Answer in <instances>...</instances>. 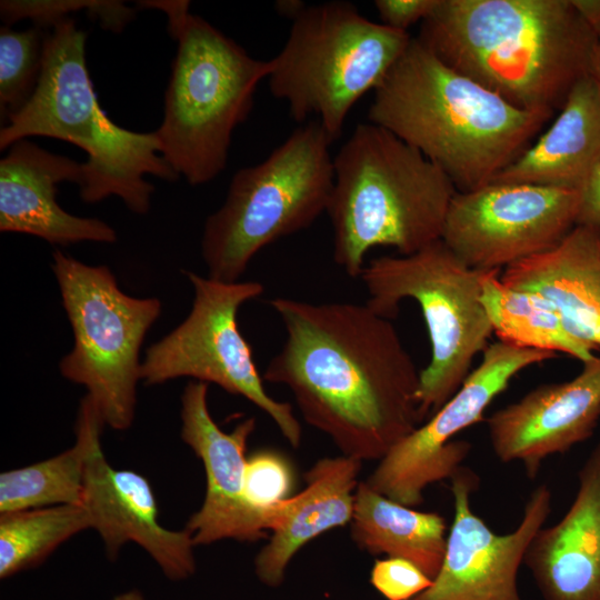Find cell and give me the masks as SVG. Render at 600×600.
<instances>
[{
    "instance_id": "6da1fadb",
    "label": "cell",
    "mask_w": 600,
    "mask_h": 600,
    "mask_svg": "<svg viewBox=\"0 0 600 600\" xmlns=\"http://www.w3.org/2000/svg\"><path fill=\"white\" fill-rule=\"evenodd\" d=\"M270 304L286 339L263 380L287 387L303 420L341 454L379 461L420 426V371L391 319L367 303Z\"/></svg>"
},
{
    "instance_id": "7a4b0ae2",
    "label": "cell",
    "mask_w": 600,
    "mask_h": 600,
    "mask_svg": "<svg viewBox=\"0 0 600 600\" xmlns=\"http://www.w3.org/2000/svg\"><path fill=\"white\" fill-rule=\"evenodd\" d=\"M417 38L511 104L550 114L592 74L598 40L571 0H438Z\"/></svg>"
},
{
    "instance_id": "3957f363",
    "label": "cell",
    "mask_w": 600,
    "mask_h": 600,
    "mask_svg": "<svg viewBox=\"0 0 600 600\" xmlns=\"http://www.w3.org/2000/svg\"><path fill=\"white\" fill-rule=\"evenodd\" d=\"M552 114L518 108L452 69L418 38L376 88L370 123L420 151L458 192L490 183Z\"/></svg>"
},
{
    "instance_id": "277c9868",
    "label": "cell",
    "mask_w": 600,
    "mask_h": 600,
    "mask_svg": "<svg viewBox=\"0 0 600 600\" xmlns=\"http://www.w3.org/2000/svg\"><path fill=\"white\" fill-rule=\"evenodd\" d=\"M333 171L327 213L333 260L348 276L360 277L372 248L408 256L441 239L458 190L437 164L390 131L358 124L334 156Z\"/></svg>"
},
{
    "instance_id": "5b68a950",
    "label": "cell",
    "mask_w": 600,
    "mask_h": 600,
    "mask_svg": "<svg viewBox=\"0 0 600 600\" xmlns=\"http://www.w3.org/2000/svg\"><path fill=\"white\" fill-rule=\"evenodd\" d=\"M86 40L71 18L46 33L37 88L1 128L0 150L36 136L70 142L88 156L79 187L82 201L117 196L130 211L144 214L154 191L144 177L174 181L179 176L161 156L154 131L119 127L100 108L86 63Z\"/></svg>"
},
{
    "instance_id": "8992f818",
    "label": "cell",
    "mask_w": 600,
    "mask_h": 600,
    "mask_svg": "<svg viewBox=\"0 0 600 600\" xmlns=\"http://www.w3.org/2000/svg\"><path fill=\"white\" fill-rule=\"evenodd\" d=\"M164 12L177 53L164 93V111L154 131L160 153L191 186L213 180L226 168L232 133L252 109L270 60L251 57L186 0L139 1Z\"/></svg>"
},
{
    "instance_id": "52a82bcc",
    "label": "cell",
    "mask_w": 600,
    "mask_h": 600,
    "mask_svg": "<svg viewBox=\"0 0 600 600\" xmlns=\"http://www.w3.org/2000/svg\"><path fill=\"white\" fill-rule=\"evenodd\" d=\"M332 141L318 121L297 128L263 161L238 170L222 206L204 223L209 277L234 282L268 244L309 228L330 200Z\"/></svg>"
},
{
    "instance_id": "ba28073f",
    "label": "cell",
    "mask_w": 600,
    "mask_h": 600,
    "mask_svg": "<svg viewBox=\"0 0 600 600\" xmlns=\"http://www.w3.org/2000/svg\"><path fill=\"white\" fill-rule=\"evenodd\" d=\"M411 37L363 17L347 1L308 4L272 59L270 92L297 122L317 117L340 138L351 108L381 83Z\"/></svg>"
},
{
    "instance_id": "9c48e42d",
    "label": "cell",
    "mask_w": 600,
    "mask_h": 600,
    "mask_svg": "<svg viewBox=\"0 0 600 600\" xmlns=\"http://www.w3.org/2000/svg\"><path fill=\"white\" fill-rule=\"evenodd\" d=\"M486 271L464 264L441 239L408 256H384L366 264L360 278L367 304L392 319L404 299L414 300L427 324L431 357L420 371L421 422L461 387L492 326L481 303Z\"/></svg>"
},
{
    "instance_id": "30bf717a",
    "label": "cell",
    "mask_w": 600,
    "mask_h": 600,
    "mask_svg": "<svg viewBox=\"0 0 600 600\" xmlns=\"http://www.w3.org/2000/svg\"><path fill=\"white\" fill-rule=\"evenodd\" d=\"M52 257L74 339L60 372L87 388L107 426L126 430L134 419L140 348L161 302L126 294L104 266H88L60 250Z\"/></svg>"
},
{
    "instance_id": "8fae6325",
    "label": "cell",
    "mask_w": 600,
    "mask_h": 600,
    "mask_svg": "<svg viewBox=\"0 0 600 600\" xmlns=\"http://www.w3.org/2000/svg\"><path fill=\"white\" fill-rule=\"evenodd\" d=\"M194 290L188 317L150 346L141 361L140 377L154 386L188 377L211 382L241 396L263 411L292 448H299L302 428L292 406L264 389L252 350L238 324L240 307L259 297L258 281L226 282L184 271Z\"/></svg>"
},
{
    "instance_id": "7c38bea8",
    "label": "cell",
    "mask_w": 600,
    "mask_h": 600,
    "mask_svg": "<svg viewBox=\"0 0 600 600\" xmlns=\"http://www.w3.org/2000/svg\"><path fill=\"white\" fill-rule=\"evenodd\" d=\"M480 364L461 387L422 424L397 443L363 480L371 489L407 507H418L432 483L450 479L471 451L454 440L482 419L486 409L523 369L557 353L520 348L501 341L489 344Z\"/></svg>"
},
{
    "instance_id": "4fadbf2b",
    "label": "cell",
    "mask_w": 600,
    "mask_h": 600,
    "mask_svg": "<svg viewBox=\"0 0 600 600\" xmlns=\"http://www.w3.org/2000/svg\"><path fill=\"white\" fill-rule=\"evenodd\" d=\"M581 192L490 182L457 192L441 241L468 267L506 269L559 243L577 226Z\"/></svg>"
},
{
    "instance_id": "5bb4252c",
    "label": "cell",
    "mask_w": 600,
    "mask_h": 600,
    "mask_svg": "<svg viewBox=\"0 0 600 600\" xmlns=\"http://www.w3.org/2000/svg\"><path fill=\"white\" fill-rule=\"evenodd\" d=\"M479 477L461 467L450 478L453 520L441 568L432 584L411 600H522L518 571L527 549L551 511L552 493L538 486L524 504L519 524L499 534L471 508Z\"/></svg>"
},
{
    "instance_id": "9a60e30c",
    "label": "cell",
    "mask_w": 600,
    "mask_h": 600,
    "mask_svg": "<svg viewBox=\"0 0 600 600\" xmlns=\"http://www.w3.org/2000/svg\"><path fill=\"white\" fill-rule=\"evenodd\" d=\"M208 383L190 381L181 396V439L201 460L206 493L186 524L196 546L231 539L257 542L268 537L266 518L244 494L247 444L256 419L247 418L223 431L208 408Z\"/></svg>"
},
{
    "instance_id": "2e32d148",
    "label": "cell",
    "mask_w": 600,
    "mask_h": 600,
    "mask_svg": "<svg viewBox=\"0 0 600 600\" xmlns=\"http://www.w3.org/2000/svg\"><path fill=\"white\" fill-rule=\"evenodd\" d=\"M600 419V357L571 380L541 384L487 419L494 456L533 479L544 459L589 439Z\"/></svg>"
},
{
    "instance_id": "e0dca14e",
    "label": "cell",
    "mask_w": 600,
    "mask_h": 600,
    "mask_svg": "<svg viewBox=\"0 0 600 600\" xmlns=\"http://www.w3.org/2000/svg\"><path fill=\"white\" fill-rule=\"evenodd\" d=\"M81 504L89 512L91 529L100 536L110 560L118 557L126 543L133 542L169 580L181 581L193 576L196 544L190 533L160 523L157 498L148 478L111 466L101 443L87 462Z\"/></svg>"
},
{
    "instance_id": "ac0fdd59",
    "label": "cell",
    "mask_w": 600,
    "mask_h": 600,
    "mask_svg": "<svg viewBox=\"0 0 600 600\" xmlns=\"http://www.w3.org/2000/svg\"><path fill=\"white\" fill-rule=\"evenodd\" d=\"M83 178V163L29 139L14 142L0 161V230L59 246L114 242L117 233L108 223L70 214L57 201L59 183L69 181L80 187Z\"/></svg>"
},
{
    "instance_id": "d6986e66",
    "label": "cell",
    "mask_w": 600,
    "mask_h": 600,
    "mask_svg": "<svg viewBox=\"0 0 600 600\" xmlns=\"http://www.w3.org/2000/svg\"><path fill=\"white\" fill-rule=\"evenodd\" d=\"M523 564L543 600H600V442L578 472L570 508L536 533Z\"/></svg>"
},
{
    "instance_id": "ffe728a7",
    "label": "cell",
    "mask_w": 600,
    "mask_h": 600,
    "mask_svg": "<svg viewBox=\"0 0 600 600\" xmlns=\"http://www.w3.org/2000/svg\"><path fill=\"white\" fill-rule=\"evenodd\" d=\"M361 466L360 460L343 454L321 458L304 473L306 486L299 493L263 509L271 537L254 558L261 582L280 586L301 548L350 523Z\"/></svg>"
},
{
    "instance_id": "44dd1931",
    "label": "cell",
    "mask_w": 600,
    "mask_h": 600,
    "mask_svg": "<svg viewBox=\"0 0 600 600\" xmlns=\"http://www.w3.org/2000/svg\"><path fill=\"white\" fill-rule=\"evenodd\" d=\"M500 279L542 296L573 337L600 348V228L574 226L551 249L503 269Z\"/></svg>"
},
{
    "instance_id": "7402d4cb",
    "label": "cell",
    "mask_w": 600,
    "mask_h": 600,
    "mask_svg": "<svg viewBox=\"0 0 600 600\" xmlns=\"http://www.w3.org/2000/svg\"><path fill=\"white\" fill-rule=\"evenodd\" d=\"M600 156V88L592 74L570 90L550 128L491 182L581 191Z\"/></svg>"
},
{
    "instance_id": "603a6c76",
    "label": "cell",
    "mask_w": 600,
    "mask_h": 600,
    "mask_svg": "<svg viewBox=\"0 0 600 600\" xmlns=\"http://www.w3.org/2000/svg\"><path fill=\"white\" fill-rule=\"evenodd\" d=\"M349 524L351 540L361 551L409 560L432 580L438 574L448 536L440 513L401 504L360 481Z\"/></svg>"
},
{
    "instance_id": "cb8c5ba5",
    "label": "cell",
    "mask_w": 600,
    "mask_h": 600,
    "mask_svg": "<svg viewBox=\"0 0 600 600\" xmlns=\"http://www.w3.org/2000/svg\"><path fill=\"white\" fill-rule=\"evenodd\" d=\"M106 421L86 394L76 422V442L63 452L0 474V513L81 504L88 459L101 443Z\"/></svg>"
},
{
    "instance_id": "d4e9b609",
    "label": "cell",
    "mask_w": 600,
    "mask_h": 600,
    "mask_svg": "<svg viewBox=\"0 0 600 600\" xmlns=\"http://www.w3.org/2000/svg\"><path fill=\"white\" fill-rule=\"evenodd\" d=\"M500 270L486 271L481 279V303L499 341L520 348L563 352L582 363L594 350L573 337L560 316L537 292L504 284Z\"/></svg>"
},
{
    "instance_id": "484cf974",
    "label": "cell",
    "mask_w": 600,
    "mask_h": 600,
    "mask_svg": "<svg viewBox=\"0 0 600 600\" xmlns=\"http://www.w3.org/2000/svg\"><path fill=\"white\" fill-rule=\"evenodd\" d=\"M91 529L82 504H60L0 513V578L41 564L57 548Z\"/></svg>"
},
{
    "instance_id": "4316f807",
    "label": "cell",
    "mask_w": 600,
    "mask_h": 600,
    "mask_svg": "<svg viewBox=\"0 0 600 600\" xmlns=\"http://www.w3.org/2000/svg\"><path fill=\"white\" fill-rule=\"evenodd\" d=\"M46 33L39 27L0 30L1 120L17 113L29 101L40 79Z\"/></svg>"
},
{
    "instance_id": "83f0119b",
    "label": "cell",
    "mask_w": 600,
    "mask_h": 600,
    "mask_svg": "<svg viewBox=\"0 0 600 600\" xmlns=\"http://www.w3.org/2000/svg\"><path fill=\"white\" fill-rule=\"evenodd\" d=\"M88 10L101 27L112 32H121L134 17L132 8L122 1L106 0H2L0 13L7 27L20 19L29 18L36 27L52 28L53 24L69 18L70 12Z\"/></svg>"
},
{
    "instance_id": "f1b7e54d",
    "label": "cell",
    "mask_w": 600,
    "mask_h": 600,
    "mask_svg": "<svg viewBox=\"0 0 600 600\" xmlns=\"http://www.w3.org/2000/svg\"><path fill=\"white\" fill-rule=\"evenodd\" d=\"M293 481V469L282 453L260 450L247 458L244 494L263 516L264 508L289 497Z\"/></svg>"
},
{
    "instance_id": "f546056e",
    "label": "cell",
    "mask_w": 600,
    "mask_h": 600,
    "mask_svg": "<svg viewBox=\"0 0 600 600\" xmlns=\"http://www.w3.org/2000/svg\"><path fill=\"white\" fill-rule=\"evenodd\" d=\"M432 581L417 564L401 558L378 559L370 572V583L387 600H411Z\"/></svg>"
},
{
    "instance_id": "4dcf8cb0",
    "label": "cell",
    "mask_w": 600,
    "mask_h": 600,
    "mask_svg": "<svg viewBox=\"0 0 600 600\" xmlns=\"http://www.w3.org/2000/svg\"><path fill=\"white\" fill-rule=\"evenodd\" d=\"M438 0H377L374 7L380 23L397 31L408 32V28L422 22L433 10Z\"/></svg>"
},
{
    "instance_id": "1f68e13d",
    "label": "cell",
    "mask_w": 600,
    "mask_h": 600,
    "mask_svg": "<svg viewBox=\"0 0 600 600\" xmlns=\"http://www.w3.org/2000/svg\"><path fill=\"white\" fill-rule=\"evenodd\" d=\"M580 192L577 224L600 228V156L593 163Z\"/></svg>"
},
{
    "instance_id": "d6a6232c",
    "label": "cell",
    "mask_w": 600,
    "mask_h": 600,
    "mask_svg": "<svg viewBox=\"0 0 600 600\" xmlns=\"http://www.w3.org/2000/svg\"><path fill=\"white\" fill-rule=\"evenodd\" d=\"M571 3L598 37L600 34V0H571Z\"/></svg>"
},
{
    "instance_id": "836d02e7",
    "label": "cell",
    "mask_w": 600,
    "mask_h": 600,
    "mask_svg": "<svg viewBox=\"0 0 600 600\" xmlns=\"http://www.w3.org/2000/svg\"><path fill=\"white\" fill-rule=\"evenodd\" d=\"M307 6L308 4L300 0H279L276 2L274 8L281 17L293 21L301 14Z\"/></svg>"
},
{
    "instance_id": "e575fe53",
    "label": "cell",
    "mask_w": 600,
    "mask_h": 600,
    "mask_svg": "<svg viewBox=\"0 0 600 600\" xmlns=\"http://www.w3.org/2000/svg\"><path fill=\"white\" fill-rule=\"evenodd\" d=\"M592 76L597 80L600 88V34L598 36L594 54H593Z\"/></svg>"
},
{
    "instance_id": "d590c367",
    "label": "cell",
    "mask_w": 600,
    "mask_h": 600,
    "mask_svg": "<svg viewBox=\"0 0 600 600\" xmlns=\"http://www.w3.org/2000/svg\"><path fill=\"white\" fill-rule=\"evenodd\" d=\"M111 600H144L139 590L132 589L114 596Z\"/></svg>"
}]
</instances>
